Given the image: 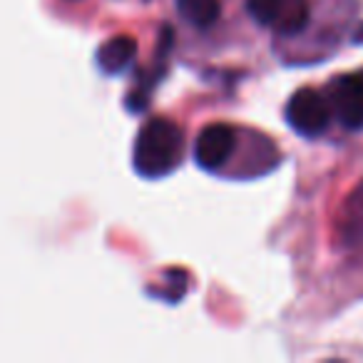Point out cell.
<instances>
[{
  "mask_svg": "<svg viewBox=\"0 0 363 363\" xmlns=\"http://www.w3.org/2000/svg\"><path fill=\"white\" fill-rule=\"evenodd\" d=\"M184 157L182 130L167 117H152L135 140V169L147 179H160L174 172Z\"/></svg>",
  "mask_w": 363,
  "mask_h": 363,
  "instance_id": "6da1fadb",
  "label": "cell"
},
{
  "mask_svg": "<svg viewBox=\"0 0 363 363\" xmlns=\"http://www.w3.org/2000/svg\"><path fill=\"white\" fill-rule=\"evenodd\" d=\"M286 120L301 137H318L331 122V105L313 87H301L291 95L286 105Z\"/></svg>",
  "mask_w": 363,
  "mask_h": 363,
  "instance_id": "7a4b0ae2",
  "label": "cell"
},
{
  "mask_svg": "<svg viewBox=\"0 0 363 363\" xmlns=\"http://www.w3.org/2000/svg\"><path fill=\"white\" fill-rule=\"evenodd\" d=\"M247 11L259 26L279 33H301L308 23V0H247Z\"/></svg>",
  "mask_w": 363,
  "mask_h": 363,
  "instance_id": "3957f363",
  "label": "cell"
},
{
  "mask_svg": "<svg viewBox=\"0 0 363 363\" xmlns=\"http://www.w3.org/2000/svg\"><path fill=\"white\" fill-rule=\"evenodd\" d=\"M331 112L348 130H363V77L341 75L331 85Z\"/></svg>",
  "mask_w": 363,
  "mask_h": 363,
  "instance_id": "277c9868",
  "label": "cell"
},
{
  "mask_svg": "<svg viewBox=\"0 0 363 363\" xmlns=\"http://www.w3.org/2000/svg\"><path fill=\"white\" fill-rule=\"evenodd\" d=\"M234 145H237V135L232 127L224 122H214L199 132L194 142V160L204 169H219L232 157Z\"/></svg>",
  "mask_w": 363,
  "mask_h": 363,
  "instance_id": "5b68a950",
  "label": "cell"
},
{
  "mask_svg": "<svg viewBox=\"0 0 363 363\" xmlns=\"http://www.w3.org/2000/svg\"><path fill=\"white\" fill-rule=\"evenodd\" d=\"M135 57H137L135 38L117 35V38H110V40L97 50V65H100V70L107 72V75H120V72H125L127 67L135 62Z\"/></svg>",
  "mask_w": 363,
  "mask_h": 363,
  "instance_id": "8992f818",
  "label": "cell"
},
{
  "mask_svg": "<svg viewBox=\"0 0 363 363\" xmlns=\"http://www.w3.org/2000/svg\"><path fill=\"white\" fill-rule=\"evenodd\" d=\"M177 11L189 26L209 28L219 21L222 6H219V0H177Z\"/></svg>",
  "mask_w": 363,
  "mask_h": 363,
  "instance_id": "52a82bcc",
  "label": "cell"
}]
</instances>
